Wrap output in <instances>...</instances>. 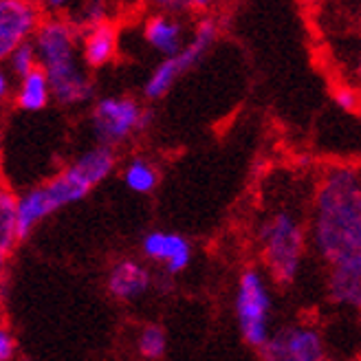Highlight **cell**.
<instances>
[{
    "instance_id": "21",
    "label": "cell",
    "mask_w": 361,
    "mask_h": 361,
    "mask_svg": "<svg viewBox=\"0 0 361 361\" xmlns=\"http://www.w3.org/2000/svg\"><path fill=\"white\" fill-rule=\"evenodd\" d=\"M7 62H9L11 75H13V78H18V80H23V78L31 75L35 68H40L38 51H35L33 40L18 47V49L11 53V56L7 58Z\"/></svg>"
},
{
    "instance_id": "24",
    "label": "cell",
    "mask_w": 361,
    "mask_h": 361,
    "mask_svg": "<svg viewBox=\"0 0 361 361\" xmlns=\"http://www.w3.org/2000/svg\"><path fill=\"white\" fill-rule=\"evenodd\" d=\"M350 86H355L359 93H361V33H359V40L353 49V62H350Z\"/></svg>"
},
{
    "instance_id": "4",
    "label": "cell",
    "mask_w": 361,
    "mask_h": 361,
    "mask_svg": "<svg viewBox=\"0 0 361 361\" xmlns=\"http://www.w3.org/2000/svg\"><path fill=\"white\" fill-rule=\"evenodd\" d=\"M93 190V185L80 174V170L71 164L44 185L31 188L18 196V238L27 240L31 231L38 227L53 212L73 205Z\"/></svg>"
},
{
    "instance_id": "23",
    "label": "cell",
    "mask_w": 361,
    "mask_h": 361,
    "mask_svg": "<svg viewBox=\"0 0 361 361\" xmlns=\"http://www.w3.org/2000/svg\"><path fill=\"white\" fill-rule=\"evenodd\" d=\"M0 361H16V337L9 329H0Z\"/></svg>"
},
{
    "instance_id": "16",
    "label": "cell",
    "mask_w": 361,
    "mask_h": 361,
    "mask_svg": "<svg viewBox=\"0 0 361 361\" xmlns=\"http://www.w3.org/2000/svg\"><path fill=\"white\" fill-rule=\"evenodd\" d=\"M117 164V157H115V150L113 148H106V146H97L90 148L86 152H82L75 161L73 166L80 170V174L88 180L90 185H99L104 178H108V174L113 172Z\"/></svg>"
},
{
    "instance_id": "5",
    "label": "cell",
    "mask_w": 361,
    "mask_h": 361,
    "mask_svg": "<svg viewBox=\"0 0 361 361\" xmlns=\"http://www.w3.org/2000/svg\"><path fill=\"white\" fill-rule=\"evenodd\" d=\"M233 309H236V319L243 339L249 346L260 350L271 337L269 322L271 309H274L269 284L260 269L247 267L240 274L236 298H233Z\"/></svg>"
},
{
    "instance_id": "25",
    "label": "cell",
    "mask_w": 361,
    "mask_h": 361,
    "mask_svg": "<svg viewBox=\"0 0 361 361\" xmlns=\"http://www.w3.org/2000/svg\"><path fill=\"white\" fill-rule=\"evenodd\" d=\"M11 95V80L7 73H0V97H9Z\"/></svg>"
},
{
    "instance_id": "13",
    "label": "cell",
    "mask_w": 361,
    "mask_h": 361,
    "mask_svg": "<svg viewBox=\"0 0 361 361\" xmlns=\"http://www.w3.org/2000/svg\"><path fill=\"white\" fill-rule=\"evenodd\" d=\"M117 56V27L106 20L82 31V58L90 68L111 64Z\"/></svg>"
},
{
    "instance_id": "3",
    "label": "cell",
    "mask_w": 361,
    "mask_h": 361,
    "mask_svg": "<svg viewBox=\"0 0 361 361\" xmlns=\"http://www.w3.org/2000/svg\"><path fill=\"white\" fill-rule=\"evenodd\" d=\"M258 247L274 282L280 286L293 284L306 251V227L302 219L286 207L274 209L258 225Z\"/></svg>"
},
{
    "instance_id": "9",
    "label": "cell",
    "mask_w": 361,
    "mask_h": 361,
    "mask_svg": "<svg viewBox=\"0 0 361 361\" xmlns=\"http://www.w3.org/2000/svg\"><path fill=\"white\" fill-rule=\"evenodd\" d=\"M141 251L148 260L166 269V276H176L192 262V245L176 231H148L141 240Z\"/></svg>"
},
{
    "instance_id": "2",
    "label": "cell",
    "mask_w": 361,
    "mask_h": 361,
    "mask_svg": "<svg viewBox=\"0 0 361 361\" xmlns=\"http://www.w3.org/2000/svg\"><path fill=\"white\" fill-rule=\"evenodd\" d=\"M78 38H82L80 29L56 16L42 20L33 38L40 66L51 82L53 99L62 106L86 104L95 95V84L78 62Z\"/></svg>"
},
{
    "instance_id": "17",
    "label": "cell",
    "mask_w": 361,
    "mask_h": 361,
    "mask_svg": "<svg viewBox=\"0 0 361 361\" xmlns=\"http://www.w3.org/2000/svg\"><path fill=\"white\" fill-rule=\"evenodd\" d=\"M18 243V196L5 188L0 192V256H11Z\"/></svg>"
},
{
    "instance_id": "15",
    "label": "cell",
    "mask_w": 361,
    "mask_h": 361,
    "mask_svg": "<svg viewBox=\"0 0 361 361\" xmlns=\"http://www.w3.org/2000/svg\"><path fill=\"white\" fill-rule=\"evenodd\" d=\"M216 38H219V23H216L214 18H203V20H198L194 35L185 44V49L180 51L176 58H172L180 73H185V71H190L194 64L201 62L205 58V53L216 42Z\"/></svg>"
},
{
    "instance_id": "11",
    "label": "cell",
    "mask_w": 361,
    "mask_h": 361,
    "mask_svg": "<svg viewBox=\"0 0 361 361\" xmlns=\"http://www.w3.org/2000/svg\"><path fill=\"white\" fill-rule=\"evenodd\" d=\"M326 291L331 302L348 309H361V254L331 264L326 276Z\"/></svg>"
},
{
    "instance_id": "18",
    "label": "cell",
    "mask_w": 361,
    "mask_h": 361,
    "mask_svg": "<svg viewBox=\"0 0 361 361\" xmlns=\"http://www.w3.org/2000/svg\"><path fill=\"white\" fill-rule=\"evenodd\" d=\"M123 183L135 194H150L159 185V170L148 159H130L123 168Z\"/></svg>"
},
{
    "instance_id": "22",
    "label": "cell",
    "mask_w": 361,
    "mask_h": 361,
    "mask_svg": "<svg viewBox=\"0 0 361 361\" xmlns=\"http://www.w3.org/2000/svg\"><path fill=\"white\" fill-rule=\"evenodd\" d=\"M333 102L337 104L339 111H344V113H357L359 108H361V93L350 86V84H341L335 88V93H333Z\"/></svg>"
},
{
    "instance_id": "26",
    "label": "cell",
    "mask_w": 361,
    "mask_h": 361,
    "mask_svg": "<svg viewBox=\"0 0 361 361\" xmlns=\"http://www.w3.org/2000/svg\"><path fill=\"white\" fill-rule=\"evenodd\" d=\"M18 361H31V359H18Z\"/></svg>"
},
{
    "instance_id": "12",
    "label": "cell",
    "mask_w": 361,
    "mask_h": 361,
    "mask_svg": "<svg viewBox=\"0 0 361 361\" xmlns=\"http://www.w3.org/2000/svg\"><path fill=\"white\" fill-rule=\"evenodd\" d=\"M143 38L146 42L161 53L166 60L176 58L180 51H183V25L178 23V18L172 13H152L146 25H143Z\"/></svg>"
},
{
    "instance_id": "20",
    "label": "cell",
    "mask_w": 361,
    "mask_h": 361,
    "mask_svg": "<svg viewBox=\"0 0 361 361\" xmlns=\"http://www.w3.org/2000/svg\"><path fill=\"white\" fill-rule=\"evenodd\" d=\"M180 78V71L176 66V62L172 58L168 60H161L154 71H152V75L148 78L146 82V88H143V93H146L148 99H159V97H164L168 90L174 86V82Z\"/></svg>"
},
{
    "instance_id": "19",
    "label": "cell",
    "mask_w": 361,
    "mask_h": 361,
    "mask_svg": "<svg viewBox=\"0 0 361 361\" xmlns=\"http://www.w3.org/2000/svg\"><path fill=\"white\" fill-rule=\"evenodd\" d=\"M168 350L166 331L159 324H146L137 335V353L146 361H159Z\"/></svg>"
},
{
    "instance_id": "1",
    "label": "cell",
    "mask_w": 361,
    "mask_h": 361,
    "mask_svg": "<svg viewBox=\"0 0 361 361\" xmlns=\"http://www.w3.org/2000/svg\"><path fill=\"white\" fill-rule=\"evenodd\" d=\"M311 243L329 264L361 254V174L350 166L324 172L313 196Z\"/></svg>"
},
{
    "instance_id": "8",
    "label": "cell",
    "mask_w": 361,
    "mask_h": 361,
    "mask_svg": "<svg viewBox=\"0 0 361 361\" xmlns=\"http://www.w3.org/2000/svg\"><path fill=\"white\" fill-rule=\"evenodd\" d=\"M40 25V7L25 0H3L0 3V56L9 58L20 44L31 42Z\"/></svg>"
},
{
    "instance_id": "7",
    "label": "cell",
    "mask_w": 361,
    "mask_h": 361,
    "mask_svg": "<svg viewBox=\"0 0 361 361\" xmlns=\"http://www.w3.org/2000/svg\"><path fill=\"white\" fill-rule=\"evenodd\" d=\"M262 361H329L322 333L311 324H288L271 333L260 348Z\"/></svg>"
},
{
    "instance_id": "6",
    "label": "cell",
    "mask_w": 361,
    "mask_h": 361,
    "mask_svg": "<svg viewBox=\"0 0 361 361\" xmlns=\"http://www.w3.org/2000/svg\"><path fill=\"white\" fill-rule=\"evenodd\" d=\"M150 111H146L133 97H102L90 113V126L99 146L115 148L135 133H141L150 123Z\"/></svg>"
},
{
    "instance_id": "10",
    "label": "cell",
    "mask_w": 361,
    "mask_h": 361,
    "mask_svg": "<svg viewBox=\"0 0 361 361\" xmlns=\"http://www.w3.org/2000/svg\"><path fill=\"white\" fill-rule=\"evenodd\" d=\"M152 282L154 278L148 271V267L135 258L117 260L106 278L108 293L121 302H133L139 300L141 295H146L152 288Z\"/></svg>"
},
{
    "instance_id": "14",
    "label": "cell",
    "mask_w": 361,
    "mask_h": 361,
    "mask_svg": "<svg viewBox=\"0 0 361 361\" xmlns=\"http://www.w3.org/2000/svg\"><path fill=\"white\" fill-rule=\"evenodd\" d=\"M53 97L51 90V82L47 78V73L40 68H35L31 75L18 80L16 93H13V102L16 106L25 113H38L42 108H47V104Z\"/></svg>"
}]
</instances>
